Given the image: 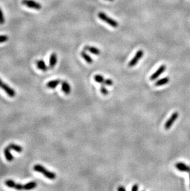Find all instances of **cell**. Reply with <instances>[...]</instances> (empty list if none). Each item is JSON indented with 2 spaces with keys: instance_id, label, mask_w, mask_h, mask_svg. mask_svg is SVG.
Listing matches in <instances>:
<instances>
[{
  "instance_id": "obj_9",
  "label": "cell",
  "mask_w": 190,
  "mask_h": 191,
  "mask_svg": "<svg viewBox=\"0 0 190 191\" xmlns=\"http://www.w3.org/2000/svg\"><path fill=\"white\" fill-rule=\"evenodd\" d=\"M176 168L181 172L190 173V166L183 163H177L175 165Z\"/></svg>"
},
{
  "instance_id": "obj_21",
  "label": "cell",
  "mask_w": 190,
  "mask_h": 191,
  "mask_svg": "<svg viewBox=\"0 0 190 191\" xmlns=\"http://www.w3.org/2000/svg\"><path fill=\"white\" fill-rule=\"evenodd\" d=\"M100 91L102 94H103L104 95H108L109 93L108 88H107L104 85H101V87L100 88Z\"/></svg>"
},
{
  "instance_id": "obj_17",
  "label": "cell",
  "mask_w": 190,
  "mask_h": 191,
  "mask_svg": "<svg viewBox=\"0 0 190 191\" xmlns=\"http://www.w3.org/2000/svg\"><path fill=\"white\" fill-rule=\"evenodd\" d=\"M4 153H5V157L7 159V160H8L9 162H12L13 160H14L13 155L11 153L10 149L8 147H7L5 149V150H4Z\"/></svg>"
},
{
  "instance_id": "obj_4",
  "label": "cell",
  "mask_w": 190,
  "mask_h": 191,
  "mask_svg": "<svg viewBox=\"0 0 190 191\" xmlns=\"http://www.w3.org/2000/svg\"><path fill=\"white\" fill-rule=\"evenodd\" d=\"M143 54H144V52L142 50H138V51L136 53L135 55L133 56V58L132 59L130 60V61L128 63V66L130 68H132L133 66H136L137 64V63H138V61H139L142 57L143 56Z\"/></svg>"
},
{
  "instance_id": "obj_26",
  "label": "cell",
  "mask_w": 190,
  "mask_h": 191,
  "mask_svg": "<svg viewBox=\"0 0 190 191\" xmlns=\"http://www.w3.org/2000/svg\"><path fill=\"white\" fill-rule=\"evenodd\" d=\"M117 190H118V191H126V189L123 186H120L119 188L117 189Z\"/></svg>"
},
{
  "instance_id": "obj_2",
  "label": "cell",
  "mask_w": 190,
  "mask_h": 191,
  "mask_svg": "<svg viewBox=\"0 0 190 191\" xmlns=\"http://www.w3.org/2000/svg\"><path fill=\"white\" fill-rule=\"evenodd\" d=\"M98 16L99 18L101 19V20L105 22L106 24H108L110 26L114 27V28H116V27H117L118 25V22L116 21H115L111 17H109L108 15H107L103 12L99 13L98 14Z\"/></svg>"
},
{
  "instance_id": "obj_10",
  "label": "cell",
  "mask_w": 190,
  "mask_h": 191,
  "mask_svg": "<svg viewBox=\"0 0 190 191\" xmlns=\"http://www.w3.org/2000/svg\"><path fill=\"white\" fill-rule=\"evenodd\" d=\"M61 89L66 95H69L71 92V87L67 81H62L61 83Z\"/></svg>"
},
{
  "instance_id": "obj_27",
  "label": "cell",
  "mask_w": 190,
  "mask_h": 191,
  "mask_svg": "<svg viewBox=\"0 0 190 191\" xmlns=\"http://www.w3.org/2000/svg\"><path fill=\"white\" fill-rule=\"evenodd\" d=\"M106 1H114V0H106Z\"/></svg>"
},
{
  "instance_id": "obj_14",
  "label": "cell",
  "mask_w": 190,
  "mask_h": 191,
  "mask_svg": "<svg viewBox=\"0 0 190 191\" xmlns=\"http://www.w3.org/2000/svg\"><path fill=\"white\" fill-rule=\"evenodd\" d=\"M170 81V79L169 77H165L164 78H162V79L157 80L155 82V86L156 87H160L162 86V85H164L165 84H167Z\"/></svg>"
},
{
  "instance_id": "obj_28",
  "label": "cell",
  "mask_w": 190,
  "mask_h": 191,
  "mask_svg": "<svg viewBox=\"0 0 190 191\" xmlns=\"http://www.w3.org/2000/svg\"><path fill=\"white\" fill-rule=\"evenodd\" d=\"M189 179H190V173H189Z\"/></svg>"
},
{
  "instance_id": "obj_1",
  "label": "cell",
  "mask_w": 190,
  "mask_h": 191,
  "mask_svg": "<svg viewBox=\"0 0 190 191\" xmlns=\"http://www.w3.org/2000/svg\"><path fill=\"white\" fill-rule=\"evenodd\" d=\"M33 170L37 172L42 173L46 178L51 179V180H53L56 177V175L54 173L46 170L45 167H43L41 165H34Z\"/></svg>"
},
{
  "instance_id": "obj_24",
  "label": "cell",
  "mask_w": 190,
  "mask_h": 191,
  "mask_svg": "<svg viewBox=\"0 0 190 191\" xmlns=\"http://www.w3.org/2000/svg\"><path fill=\"white\" fill-rule=\"evenodd\" d=\"M103 84H104L106 85H108V86H112V85H113V81L111 79H105Z\"/></svg>"
},
{
  "instance_id": "obj_16",
  "label": "cell",
  "mask_w": 190,
  "mask_h": 191,
  "mask_svg": "<svg viewBox=\"0 0 190 191\" xmlns=\"http://www.w3.org/2000/svg\"><path fill=\"white\" fill-rule=\"evenodd\" d=\"M37 67L39 69L41 70L42 71H46L48 69V68L47 67V66L45 63V62L43 60H38L37 61Z\"/></svg>"
},
{
  "instance_id": "obj_13",
  "label": "cell",
  "mask_w": 190,
  "mask_h": 191,
  "mask_svg": "<svg viewBox=\"0 0 190 191\" xmlns=\"http://www.w3.org/2000/svg\"><path fill=\"white\" fill-rule=\"evenodd\" d=\"M60 83H61V81L59 79L51 80L47 83L46 87L49 88L54 89L55 88H56V87H58Z\"/></svg>"
},
{
  "instance_id": "obj_20",
  "label": "cell",
  "mask_w": 190,
  "mask_h": 191,
  "mask_svg": "<svg viewBox=\"0 0 190 191\" xmlns=\"http://www.w3.org/2000/svg\"><path fill=\"white\" fill-rule=\"evenodd\" d=\"M94 81H96L97 83L99 84H104V82L105 80L104 77L100 74L95 75L94 76Z\"/></svg>"
},
{
  "instance_id": "obj_22",
  "label": "cell",
  "mask_w": 190,
  "mask_h": 191,
  "mask_svg": "<svg viewBox=\"0 0 190 191\" xmlns=\"http://www.w3.org/2000/svg\"><path fill=\"white\" fill-rule=\"evenodd\" d=\"M5 22V18L4 16V14L2 9L0 8V25H3Z\"/></svg>"
},
{
  "instance_id": "obj_18",
  "label": "cell",
  "mask_w": 190,
  "mask_h": 191,
  "mask_svg": "<svg viewBox=\"0 0 190 191\" xmlns=\"http://www.w3.org/2000/svg\"><path fill=\"white\" fill-rule=\"evenodd\" d=\"M37 186V184L36 182L35 181H31L30 182L27 183L26 184L23 185V189L25 190H31L35 188H36Z\"/></svg>"
},
{
  "instance_id": "obj_19",
  "label": "cell",
  "mask_w": 190,
  "mask_h": 191,
  "mask_svg": "<svg viewBox=\"0 0 190 191\" xmlns=\"http://www.w3.org/2000/svg\"><path fill=\"white\" fill-rule=\"evenodd\" d=\"M8 147L10 149L17 151V152H18V153L22 152V150H23V149H22V147L21 146H20L19 145H16V144H14V143L9 144Z\"/></svg>"
},
{
  "instance_id": "obj_8",
  "label": "cell",
  "mask_w": 190,
  "mask_h": 191,
  "mask_svg": "<svg viewBox=\"0 0 190 191\" xmlns=\"http://www.w3.org/2000/svg\"><path fill=\"white\" fill-rule=\"evenodd\" d=\"M5 183L7 187H9V188H14L19 190L23 189V185L19 184V183H15L14 181L11 180V179L6 180Z\"/></svg>"
},
{
  "instance_id": "obj_11",
  "label": "cell",
  "mask_w": 190,
  "mask_h": 191,
  "mask_svg": "<svg viewBox=\"0 0 190 191\" xmlns=\"http://www.w3.org/2000/svg\"><path fill=\"white\" fill-rule=\"evenodd\" d=\"M84 50L87 52H89L92 54H94V55H99V54H100L101 53L100 50L98 48L95 47V46H85L84 47Z\"/></svg>"
},
{
  "instance_id": "obj_7",
  "label": "cell",
  "mask_w": 190,
  "mask_h": 191,
  "mask_svg": "<svg viewBox=\"0 0 190 191\" xmlns=\"http://www.w3.org/2000/svg\"><path fill=\"white\" fill-rule=\"evenodd\" d=\"M165 70H166V66L161 65L160 67L157 69V71L155 72H154L151 76V77H150V80L153 81L155 80L165 71Z\"/></svg>"
},
{
  "instance_id": "obj_12",
  "label": "cell",
  "mask_w": 190,
  "mask_h": 191,
  "mask_svg": "<svg viewBox=\"0 0 190 191\" xmlns=\"http://www.w3.org/2000/svg\"><path fill=\"white\" fill-rule=\"evenodd\" d=\"M58 62V56L56 53H53L50 55L49 66L50 68H53L56 65Z\"/></svg>"
},
{
  "instance_id": "obj_6",
  "label": "cell",
  "mask_w": 190,
  "mask_h": 191,
  "mask_svg": "<svg viewBox=\"0 0 190 191\" xmlns=\"http://www.w3.org/2000/svg\"><path fill=\"white\" fill-rule=\"evenodd\" d=\"M0 88L5 90V92L10 97H14L15 95V92L14 90L9 87L8 85L6 84L3 80L0 79Z\"/></svg>"
},
{
  "instance_id": "obj_3",
  "label": "cell",
  "mask_w": 190,
  "mask_h": 191,
  "mask_svg": "<svg viewBox=\"0 0 190 191\" xmlns=\"http://www.w3.org/2000/svg\"><path fill=\"white\" fill-rule=\"evenodd\" d=\"M22 4L30 9L35 10H40L42 6L38 2L34 1V0H22Z\"/></svg>"
},
{
  "instance_id": "obj_25",
  "label": "cell",
  "mask_w": 190,
  "mask_h": 191,
  "mask_svg": "<svg viewBox=\"0 0 190 191\" xmlns=\"http://www.w3.org/2000/svg\"><path fill=\"white\" fill-rule=\"evenodd\" d=\"M138 189H139V186H138V184H134L133 186H132V188L131 189V190L132 191H137Z\"/></svg>"
},
{
  "instance_id": "obj_15",
  "label": "cell",
  "mask_w": 190,
  "mask_h": 191,
  "mask_svg": "<svg viewBox=\"0 0 190 191\" xmlns=\"http://www.w3.org/2000/svg\"><path fill=\"white\" fill-rule=\"evenodd\" d=\"M80 54H81L82 57L83 58V59H84L87 63H88V64H92L93 63V60L92 59V58L91 57L88 53H86L85 50L82 52Z\"/></svg>"
},
{
  "instance_id": "obj_23",
  "label": "cell",
  "mask_w": 190,
  "mask_h": 191,
  "mask_svg": "<svg viewBox=\"0 0 190 191\" xmlns=\"http://www.w3.org/2000/svg\"><path fill=\"white\" fill-rule=\"evenodd\" d=\"M8 36H5V35H0V44H3V43L8 41Z\"/></svg>"
},
{
  "instance_id": "obj_5",
  "label": "cell",
  "mask_w": 190,
  "mask_h": 191,
  "mask_svg": "<svg viewBox=\"0 0 190 191\" xmlns=\"http://www.w3.org/2000/svg\"><path fill=\"white\" fill-rule=\"evenodd\" d=\"M179 116V113L177 111L174 112L171 115V116L170 117L169 119L167 121H166V123L164 124V128L166 130H169L171 128L173 123H175V121L177 119Z\"/></svg>"
}]
</instances>
